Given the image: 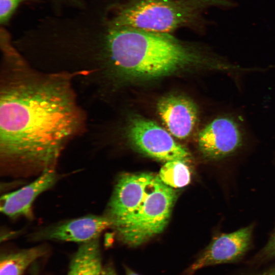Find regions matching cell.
Masks as SVG:
<instances>
[{"instance_id":"1","label":"cell","mask_w":275,"mask_h":275,"mask_svg":"<svg viewBox=\"0 0 275 275\" xmlns=\"http://www.w3.org/2000/svg\"><path fill=\"white\" fill-rule=\"evenodd\" d=\"M0 100V158L4 171L27 175L54 169L82 123L69 81L15 70Z\"/></svg>"},{"instance_id":"2","label":"cell","mask_w":275,"mask_h":275,"mask_svg":"<svg viewBox=\"0 0 275 275\" xmlns=\"http://www.w3.org/2000/svg\"><path fill=\"white\" fill-rule=\"evenodd\" d=\"M104 51L111 68L122 76L151 79L204 65L195 49L168 33L110 26Z\"/></svg>"},{"instance_id":"3","label":"cell","mask_w":275,"mask_h":275,"mask_svg":"<svg viewBox=\"0 0 275 275\" xmlns=\"http://www.w3.org/2000/svg\"><path fill=\"white\" fill-rule=\"evenodd\" d=\"M213 0H133L116 13L110 26L168 33L191 23Z\"/></svg>"},{"instance_id":"4","label":"cell","mask_w":275,"mask_h":275,"mask_svg":"<svg viewBox=\"0 0 275 275\" xmlns=\"http://www.w3.org/2000/svg\"><path fill=\"white\" fill-rule=\"evenodd\" d=\"M176 196V191L155 175L146 197L136 210L113 227L120 240L134 247L161 233L169 221Z\"/></svg>"},{"instance_id":"5","label":"cell","mask_w":275,"mask_h":275,"mask_svg":"<svg viewBox=\"0 0 275 275\" xmlns=\"http://www.w3.org/2000/svg\"><path fill=\"white\" fill-rule=\"evenodd\" d=\"M127 136L135 148L150 157L166 161L180 160L187 162L190 159L187 149L177 143L169 132L146 118H132Z\"/></svg>"},{"instance_id":"6","label":"cell","mask_w":275,"mask_h":275,"mask_svg":"<svg viewBox=\"0 0 275 275\" xmlns=\"http://www.w3.org/2000/svg\"><path fill=\"white\" fill-rule=\"evenodd\" d=\"M253 229L250 225L215 237L186 269L185 275H193L207 266L239 261L250 249Z\"/></svg>"},{"instance_id":"7","label":"cell","mask_w":275,"mask_h":275,"mask_svg":"<svg viewBox=\"0 0 275 275\" xmlns=\"http://www.w3.org/2000/svg\"><path fill=\"white\" fill-rule=\"evenodd\" d=\"M155 175L141 173L121 175L115 186L107 208L112 227L134 212L146 197Z\"/></svg>"},{"instance_id":"8","label":"cell","mask_w":275,"mask_h":275,"mask_svg":"<svg viewBox=\"0 0 275 275\" xmlns=\"http://www.w3.org/2000/svg\"><path fill=\"white\" fill-rule=\"evenodd\" d=\"M106 216L88 215L41 229L33 233V241L57 240L85 243L97 239L106 229L112 227Z\"/></svg>"},{"instance_id":"9","label":"cell","mask_w":275,"mask_h":275,"mask_svg":"<svg viewBox=\"0 0 275 275\" xmlns=\"http://www.w3.org/2000/svg\"><path fill=\"white\" fill-rule=\"evenodd\" d=\"M198 145L203 155L218 160L232 154L241 146L239 128L231 119L219 117L207 125L199 133Z\"/></svg>"},{"instance_id":"10","label":"cell","mask_w":275,"mask_h":275,"mask_svg":"<svg viewBox=\"0 0 275 275\" xmlns=\"http://www.w3.org/2000/svg\"><path fill=\"white\" fill-rule=\"evenodd\" d=\"M158 114L169 132L174 136L184 139L192 132L198 119L195 104L180 95L161 98L157 104Z\"/></svg>"},{"instance_id":"11","label":"cell","mask_w":275,"mask_h":275,"mask_svg":"<svg viewBox=\"0 0 275 275\" xmlns=\"http://www.w3.org/2000/svg\"><path fill=\"white\" fill-rule=\"evenodd\" d=\"M58 179L54 169L48 170L24 186L3 195L1 198V212L12 218L20 216L31 217L35 199L54 185Z\"/></svg>"},{"instance_id":"12","label":"cell","mask_w":275,"mask_h":275,"mask_svg":"<svg viewBox=\"0 0 275 275\" xmlns=\"http://www.w3.org/2000/svg\"><path fill=\"white\" fill-rule=\"evenodd\" d=\"M70 267L75 275H101L103 268L98 238L81 243Z\"/></svg>"},{"instance_id":"13","label":"cell","mask_w":275,"mask_h":275,"mask_svg":"<svg viewBox=\"0 0 275 275\" xmlns=\"http://www.w3.org/2000/svg\"><path fill=\"white\" fill-rule=\"evenodd\" d=\"M47 252L44 245H39L4 254L0 259V275H22L32 263Z\"/></svg>"},{"instance_id":"14","label":"cell","mask_w":275,"mask_h":275,"mask_svg":"<svg viewBox=\"0 0 275 275\" xmlns=\"http://www.w3.org/2000/svg\"><path fill=\"white\" fill-rule=\"evenodd\" d=\"M186 162L180 160L166 161L160 170L158 177L167 185L180 188L190 181V173Z\"/></svg>"},{"instance_id":"15","label":"cell","mask_w":275,"mask_h":275,"mask_svg":"<svg viewBox=\"0 0 275 275\" xmlns=\"http://www.w3.org/2000/svg\"><path fill=\"white\" fill-rule=\"evenodd\" d=\"M21 0H0V20L4 22L8 20Z\"/></svg>"},{"instance_id":"16","label":"cell","mask_w":275,"mask_h":275,"mask_svg":"<svg viewBox=\"0 0 275 275\" xmlns=\"http://www.w3.org/2000/svg\"><path fill=\"white\" fill-rule=\"evenodd\" d=\"M275 257V229L269 240L258 256L261 261H266Z\"/></svg>"},{"instance_id":"17","label":"cell","mask_w":275,"mask_h":275,"mask_svg":"<svg viewBox=\"0 0 275 275\" xmlns=\"http://www.w3.org/2000/svg\"><path fill=\"white\" fill-rule=\"evenodd\" d=\"M101 275H117L114 267L108 265L103 268Z\"/></svg>"},{"instance_id":"18","label":"cell","mask_w":275,"mask_h":275,"mask_svg":"<svg viewBox=\"0 0 275 275\" xmlns=\"http://www.w3.org/2000/svg\"><path fill=\"white\" fill-rule=\"evenodd\" d=\"M256 275H275V265L265 271Z\"/></svg>"},{"instance_id":"19","label":"cell","mask_w":275,"mask_h":275,"mask_svg":"<svg viewBox=\"0 0 275 275\" xmlns=\"http://www.w3.org/2000/svg\"><path fill=\"white\" fill-rule=\"evenodd\" d=\"M126 275H140L128 267H125Z\"/></svg>"},{"instance_id":"20","label":"cell","mask_w":275,"mask_h":275,"mask_svg":"<svg viewBox=\"0 0 275 275\" xmlns=\"http://www.w3.org/2000/svg\"><path fill=\"white\" fill-rule=\"evenodd\" d=\"M67 275H75L74 270L70 267Z\"/></svg>"}]
</instances>
